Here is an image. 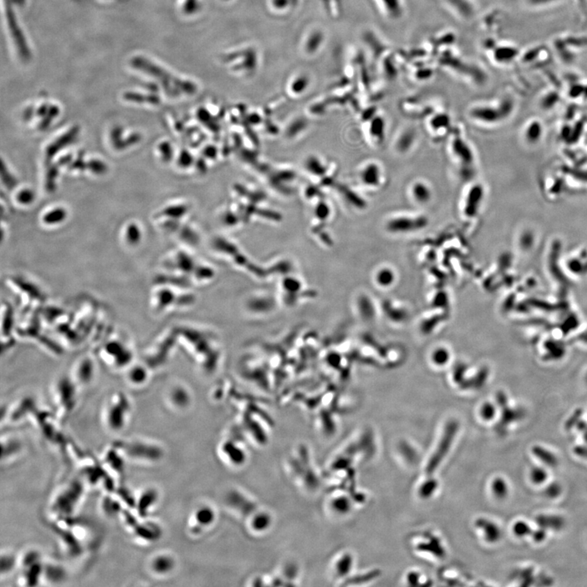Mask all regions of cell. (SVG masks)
Returning a JSON list of instances; mask_svg holds the SVG:
<instances>
[{
  "instance_id": "13",
  "label": "cell",
  "mask_w": 587,
  "mask_h": 587,
  "mask_svg": "<svg viewBox=\"0 0 587 587\" xmlns=\"http://www.w3.org/2000/svg\"><path fill=\"white\" fill-rule=\"evenodd\" d=\"M332 507L339 513H348L350 511L351 503L347 497H337L332 502Z\"/></svg>"
},
{
  "instance_id": "2",
  "label": "cell",
  "mask_w": 587,
  "mask_h": 587,
  "mask_svg": "<svg viewBox=\"0 0 587 587\" xmlns=\"http://www.w3.org/2000/svg\"><path fill=\"white\" fill-rule=\"evenodd\" d=\"M427 220L425 217L401 216L391 219L387 223L388 230L393 233H407L410 231L417 230L426 226Z\"/></svg>"
},
{
  "instance_id": "23",
  "label": "cell",
  "mask_w": 587,
  "mask_h": 587,
  "mask_svg": "<svg viewBox=\"0 0 587 587\" xmlns=\"http://www.w3.org/2000/svg\"><path fill=\"white\" fill-rule=\"evenodd\" d=\"M89 168L91 169L92 172L96 173V174H104L107 170V166L103 161L94 159V160L90 161Z\"/></svg>"
},
{
  "instance_id": "4",
  "label": "cell",
  "mask_w": 587,
  "mask_h": 587,
  "mask_svg": "<svg viewBox=\"0 0 587 587\" xmlns=\"http://www.w3.org/2000/svg\"><path fill=\"white\" fill-rule=\"evenodd\" d=\"M480 198V189L474 187L471 189L466 201L465 213L468 216H472L476 213Z\"/></svg>"
},
{
  "instance_id": "12",
  "label": "cell",
  "mask_w": 587,
  "mask_h": 587,
  "mask_svg": "<svg viewBox=\"0 0 587 587\" xmlns=\"http://www.w3.org/2000/svg\"><path fill=\"white\" fill-rule=\"evenodd\" d=\"M252 524V527L254 530H257V531H264V530H267V528L269 527L270 524H271V520L268 515L265 513L258 514L254 517L253 521L251 522Z\"/></svg>"
},
{
  "instance_id": "1",
  "label": "cell",
  "mask_w": 587,
  "mask_h": 587,
  "mask_svg": "<svg viewBox=\"0 0 587 587\" xmlns=\"http://www.w3.org/2000/svg\"><path fill=\"white\" fill-rule=\"evenodd\" d=\"M457 431L458 424L456 423H450L444 429L442 437L440 439L437 448L433 453L427 465L426 472L428 474H432L435 472V470L440 465L444 457L449 453L452 444L454 442V436L456 435Z\"/></svg>"
},
{
  "instance_id": "27",
  "label": "cell",
  "mask_w": 587,
  "mask_h": 587,
  "mask_svg": "<svg viewBox=\"0 0 587 587\" xmlns=\"http://www.w3.org/2000/svg\"><path fill=\"white\" fill-rule=\"evenodd\" d=\"M419 574H416V573H411V574H410V575H409L408 580H409V583H410L411 585H416V584L418 583V582H419Z\"/></svg>"
},
{
  "instance_id": "10",
  "label": "cell",
  "mask_w": 587,
  "mask_h": 587,
  "mask_svg": "<svg viewBox=\"0 0 587 587\" xmlns=\"http://www.w3.org/2000/svg\"><path fill=\"white\" fill-rule=\"evenodd\" d=\"M431 362L435 366H444L449 362L450 353L445 348H436L430 356Z\"/></svg>"
},
{
  "instance_id": "20",
  "label": "cell",
  "mask_w": 587,
  "mask_h": 587,
  "mask_svg": "<svg viewBox=\"0 0 587 587\" xmlns=\"http://www.w3.org/2000/svg\"><path fill=\"white\" fill-rule=\"evenodd\" d=\"M35 198V194L30 189H23L21 192H19L18 194L16 196V199L18 201L19 203H21L23 205H28L30 204L34 201Z\"/></svg>"
},
{
  "instance_id": "18",
  "label": "cell",
  "mask_w": 587,
  "mask_h": 587,
  "mask_svg": "<svg viewBox=\"0 0 587 587\" xmlns=\"http://www.w3.org/2000/svg\"><path fill=\"white\" fill-rule=\"evenodd\" d=\"M141 231L139 229L138 226H136L135 223L129 224L127 229V239L128 242L131 244L137 243L141 239Z\"/></svg>"
},
{
  "instance_id": "7",
  "label": "cell",
  "mask_w": 587,
  "mask_h": 587,
  "mask_svg": "<svg viewBox=\"0 0 587 587\" xmlns=\"http://www.w3.org/2000/svg\"><path fill=\"white\" fill-rule=\"evenodd\" d=\"M195 519L197 522L203 527L210 526L215 520V513L211 507H201L196 511Z\"/></svg>"
},
{
  "instance_id": "3",
  "label": "cell",
  "mask_w": 587,
  "mask_h": 587,
  "mask_svg": "<svg viewBox=\"0 0 587 587\" xmlns=\"http://www.w3.org/2000/svg\"><path fill=\"white\" fill-rule=\"evenodd\" d=\"M361 178H362V182L363 184L368 185V186H378L380 183V178H381V170H380L379 166L375 163H370L367 166H365L364 169L362 170L361 173Z\"/></svg>"
},
{
  "instance_id": "17",
  "label": "cell",
  "mask_w": 587,
  "mask_h": 587,
  "mask_svg": "<svg viewBox=\"0 0 587 587\" xmlns=\"http://www.w3.org/2000/svg\"><path fill=\"white\" fill-rule=\"evenodd\" d=\"M492 488H493V492L496 497L502 498L507 495V487L506 484V482L503 480L497 478L494 480L492 484Z\"/></svg>"
},
{
  "instance_id": "25",
  "label": "cell",
  "mask_w": 587,
  "mask_h": 587,
  "mask_svg": "<svg viewBox=\"0 0 587 587\" xmlns=\"http://www.w3.org/2000/svg\"><path fill=\"white\" fill-rule=\"evenodd\" d=\"M449 120L445 117H438L435 121H433V127L435 128L446 127Z\"/></svg>"
},
{
  "instance_id": "8",
  "label": "cell",
  "mask_w": 587,
  "mask_h": 587,
  "mask_svg": "<svg viewBox=\"0 0 587 587\" xmlns=\"http://www.w3.org/2000/svg\"><path fill=\"white\" fill-rule=\"evenodd\" d=\"M66 211L64 208H59L52 210L44 214L43 220L47 224H57L65 220L66 218Z\"/></svg>"
},
{
  "instance_id": "22",
  "label": "cell",
  "mask_w": 587,
  "mask_h": 587,
  "mask_svg": "<svg viewBox=\"0 0 587 587\" xmlns=\"http://www.w3.org/2000/svg\"><path fill=\"white\" fill-rule=\"evenodd\" d=\"M414 138H415V136L413 135L412 132H406L404 134L399 141V149L401 150L409 149L410 145H412Z\"/></svg>"
},
{
  "instance_id": "15",
  "label": "cell",
  "mask_w": 587,
  "mask_h": 587,
  "mask_svg": "<svg viewBox=\"0 0 587 587\" xmlns=\"http://www.w3.org/2000/svg\"><path fill=\"white\" fill-rule=\"evenodd\" d=\"M436 488H437V482L434 480H429L420 487L419 494L423 498H428L432 495Z\"/></svg>"
},
{
  "instance_id": "11",
  "label": "cell",
  "mask_w": 587,
  "mask_h": 587,
  "mask_svg": "<svg viewBox=\"0 0 587 587\" xmlns=\"http://www.w3.org/2000/svg\"><path fill=\"white\" fill-rule=\"evenodd\" d=\"M376 282L381 286H391L395 280V275L392 270L387 267H384L378 271L375 276Z\"/></svg>"
},
{
  "instance_id": "19",
  "label": "cell",
  "mask_w": 587,
  "mask_h": 587,
  "mask_svg": "<svg viewBox=\"0 0 587 587\" xmlns=\"http://www.w3.org/2000/svg\"><path fill=\"white\" fill-rule=\"evenodd\" d=\"M125 99L128 100L130 102H149V103H156L158 102V99L155 97H151V96H143L141 94H136V93H127L124 96Z\"/></svg>"
},
{
  "instance_id": "5",
  "label": "cell",
  "mask_w": 587,
  "mask_h": 587,
  "mask_svg": "<svg viewBox=\"0 0 587 587\" xmlns=\"http://www.w3.org/2000/svg\"><path fill=\"white\" fill-rule=\"evenodd\" d=\"M477 527L482 528V530H483L486 539L488 541H495L499 537L500 533L498 528L490 521H486L484 519H480L477 521Z\"/></svg>"
},
{
  "instance_id": "6",
  "label": "cell",
  "mask_w": 587,
  "mask_h": 587,
  "mask_svg": "<svg viewBox=\"0 0 587 587\" xmlns=\"http://www.w3.org/2000/svg\"><path fill=\"white\" fill-rule=\"evenodd\" d=\"M413 197L419 203H426L431 198V192L428 186L422 182L414 184L412 188Z\"/></svg>"
},
{
  "instance_id": "26",
  "label": "cell",
  "mask_w": 587,
  "mask_h": 587,
  "mask_svg": "<svg viewBox=\"0 0 587 587\" xmlns=\"http://www.w3.org/2000/svg\"><path fill=\"white\" fill-rule=\"evenodd\" d=\"M480 414H481L482 418H483L484 419H488H488H492V417H493V410L491 409L490 406L485 405V406L482 407L481 410H480Z\"/></svg>"
},
{
  "instance_id": "9",
  "label": "cell",
  "mask_w": 587,
  "mask_h": 587,
  "mask_svg": "<svg viewBox=\"0 0 587 587\" xmlns=\"http://www.w3.org/2000/svg\"><path fill=\"white\" fill-rule=\"evenodd\" d=\"M453 150L455 155L463 161H471L472 156L468 145L460 139H456L453 145Z\"/></svg>"
},
{
  "instance_id": "21",
  "label": "cell",
  "mask_w": 587,
  "mask_h": 587,
  "mask_svg": "<svg viewBox=\"0 0 587 587\" xmlns=\"http://www.w3.org/2000/svg\"><path fill=\"white\" fill-rule=\"evenodd\" d=\"M155 569L159 572H167L172 568V561L166 557L160 558L155 562Z\"/></svg>"
},
{
  "instance_id": "24",
  "label": "cell",
  "mask_w": 587,
  "mask_h": 587,
  "mask_svg": "<svg viewBox=\"0 0 587 587\" xmlns=\"http://www.w3.org/2000/svg\"><path fill=\"white\" fill-rule=\"evenodd\" d=\"M531 479L536 483H541L546 479V472L541 468H536L531 472Z\"/></svg>"
},
{
  "instance_id": "16",
  "label": "cell",
  "mask_w": 587,
  "mask_h": 587,
  "mask_svg": "<svg viewBox=\"0 0 587 587\" xmlns=\"http://www.w3.org/2000/svg\"><path fill=\"white\" fill-rule=\"evenodd\" d=\"M385 124L382 118H376L371 122V132L375 138H383Z\"/></svg>"
},
{
  "instance_id": "14",
  "label": "cell",
  "mask_w": 587,
  "mask_h": 587,
  "mask_svg": "<svg viewBox=\"0 0 587 587\" xmlns=\"http://www.w3.org/2000/svg\"><path fill=\"white\" fill-rule=\"evenodd\" d=\"M352 563L353 562H352V558L350 555L347 554V555H343L337 564V572H338L339 575L344 576L348 574L352 568Z\"/></svg>"
}]
</instances>
